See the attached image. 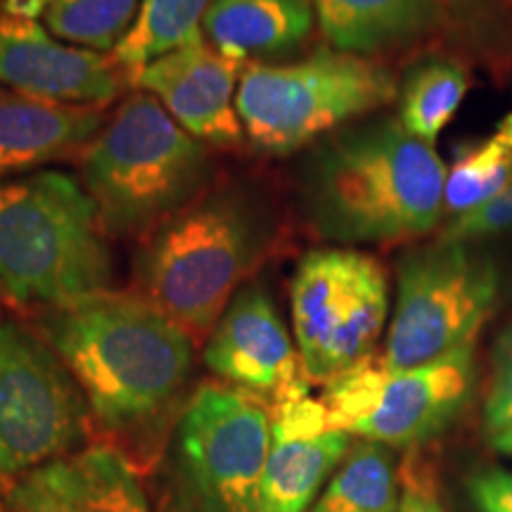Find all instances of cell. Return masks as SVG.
<instances>
[{"mask_svg":"<svg viewBox=\"0 0 512 512\" xmlns=\"http://www.w3.org/2000/svg\"><path fill=\"white\" fill-rule=\"evenodd\" d=\"M446 166L399 117L330 133L302 159L299 207L318 238L387 245L427 235L444 209Z\"/></svg>","mask_w":512,"mask_h":512,"instance_id":"obj_1","label":"cell"},{"mask_svg":"<svg viewBox=\"0 0 512 512\" xmlns=\"http://www.w3.org/2000/svg\"><path fill=\"white\" fill-rule=\"evenodd\" d=\"M53 347L105 430L143 434L181 401L195 339L143 297L102 292L43 309Z\"/></svg>","mask_w":512,"mask_h":512,"instance_id":"obj_2","label":"cell"},{"mask_svg":"<svg viewBox=\"0 0 512 512\" xmlns=\"http://www.w3.org/2000/svg\"><path fill=\"white\" fill-rule=\"evenodd\" d=\"M273 230V211L252 185L204 190L147 233L136 254L140 297L192 339L209 337L230 299L264 261Z\"/></svg>","mask_w":512,"mask_h":512,"instance_id":"obj_3","label":"cell"},{"mask_svg":"<svg viewBox=\"0 0 512 512\" xmlns=\"http://www.w3.org/2000/svg\"><path fill=\"white\" fill-rule=\"evenodd\" d=\"M112 283L107 233L79 178L43 169L0 183V285L12 302L55 309Z\"/></svg>","mask_w":512,"mask_h":512,"instance_id":"obj_4","label":"cell"},{"mask_svg":"<svg viewBox=\"0 0 512 512\" xmlns=\"http://www.w3.org/2000/svg\"><path fill=\"white\" fill-rule=\"evenodd\" d=\"M211 152L150 93L126 98L81 152V185L114 238H136L207 188Z\"/></svg>","mask_w":512,"mask_h":512,"instance_id":"obj_5","label":"cell"},{"mask_svg":"<svg viewBox=\"0 0 512 512\" xmlns=\"http://www.w3.org/2000/svg\"><path fill=\"white\" fill-rule=\"evenodd\" d=\"M394 98L399 88L384 64L339 50H316L297 62L247 64L235 105L254 150L283 157Z\"/></svg>","mask_w":512,"mask_h":512,"instance_id":"obj_6","label":"cell"},{"mask_svg":"<svg viewBox=\"0 0 512 512\" xmlns=\"http://www.w3.org/2000/svg\"><path fill=\"white\" fill-rule=\"evenodd\" d=\"M271 408L226 382H202L166 456L169 512H261Z\"/></svg>","mask_w":512,"mask_h":512,"instance_id":"obj_7","label":"cell"},{"mask_svg":"<svg viewBox=\"0 0 512 512\" xmlns=\"http://www.w3.org/2000/svg\"><path fill=\"white\" fill-rule=\"evenodd\" d=\"M498 299V271L467 242L415 247L396 266V302L380 356L389 370H411L475 344Z\"/></svg>","mask_w":512,"mask_h":512,"instance_id":"obj_8","label":"cell"},{"mask_svg":"<svg viewBox=\"0 0 512 512\" xmlns=\"http://www.w3.org/2000/svg\"><path fill=\"white\" fill-rule=\"evenodd\" d=\"M475 389V344L411 370L368 356L325 384L328 422L356 439L415 451L446 432Z\"/></svg>","mask_w":512,"mask_h":512,"instance_id":"obj_9","label":"cell"},{"mask_svg":"<svg viewBox=\"0 0 512 512\" xmlns=\"http://www.w3.org/2000/svg\"><path fill=\"white\" fill-rule=\"evenodd\" d=\"M290 311L306 380L325 387L373 356L389 316L387 273L358 249H311L292 275Z\"/></svg>","mask_w":512,"mask_h":512,"instance_id":"obj_10","label":"cell"},{"mask_svg":"<svg viewBox=\"0 0 512 512\" xmlns=\"http://www.w3.org/2000/svg\"><path fill=\"white\" fill-rule=\"evenodd\" d=\"M88 418L86 396L46 339L0 318V475L74 453Z\"/></svg>","mask_w":512,"mask_h":512,"instance_id":"obj_11","label":"cell"},{"mask_svg":"<svg viewBox=\"0 0 512 512\" xmlns=\"http://www.w3.org/2000/svg\"><path fill=\"white\" fill-rule=\"evenodd\" d=\"M204 366L221 382L252 394L268 408L309 396L302 356L271 294L249 283L230 299L207 337Z\"/></svg>","mask_w":512,"mask_h":512,"instance_id":"obj_12","label":"cell"},{"mask_svg":"<svg viewBox=\"0 0 512 512\" xmlns=\"http://www.w3.org/2000/svg\"><path fill=\"white\" fill-rule=\"evenodd\" d=\"M240 67V62L221 55L200 38L131 69L128 81L143 93L155 95L192 138L204 145L233 147L245 138L235 105Z\"/></svg>","mask_w":512,"mask_h":512,"instance_id":"obj_13","label":"cell"},{"mask_svg":"<svg viewBox=\"0 0 512 512\" xmlns=\"http://www.w3.org/2000/svg\"><path fill=\"white\" fill-rule=\"evenodd\" d=\"M0 86L74 102L110 105L121 91L117 60L57 41L38 19L0 10Z\"/></svg>","mask_w":512,"mask_h":512,"instance_id":"obj_14","label":"cell"},{"mask_svg":"<svg viewBox=\"0 0 512 512\" xmlns=\"http://www.w3.org/2000/svg\"><path fill=\"white\" fill-rule=\"evenodd\" d=\"M351 444L354 437L330 427L323 401L311 394L273 408L261 512H309Z\"/></svg>","mask_w":512,"mask_h":512,"instance_id":"obj_15","label":"cell"},{"mask_svg":"<svg viewBox=\"0 0 512 512\" xmlns=\"http://www.w3.org/2000/svg\"><path fill=\"white\" fill-rule=\"evenodd\" d=\"M8 498L15 512H150L136 465L110 444L24 472Z\"/></svg>","mask_w":512,"mask_h":512,"instance_id":"obj_16","label":"cell"},{"mask_svg":"<svg viewBox=\"0 0 512 512\" xmlns=\"http://www.w3.org/2000/svg\"><path fill=\"white\" fill-rule=\"evenodd\" d=\"M102 126L100 107L0 86V183L81 155Z\"/></svg>","mask_w":512,"mask_h":512,"instance_id":"obj_17","label":"cell"},{"mask_svg":"<svg viewBox=\"0 0 512 512\" xmlns=\"http://www.w3.org/2000/svg\"><path fill=\"white\" fill-rule=\"evenodd\" d=\"M313 22V0H214L202 19V34L221 55L252 64L302 48Z\"/></svg>","mask_w":512,"mask_h":512,"instance_id":"obj_18","label":"cell"},{"mask_svg":"<svg viewBox=\"0 0 512 512\" xmlns=\"http://www.w3.org/2000/svg\"><path fill=\"white\" fill-rule=\"evenodd\" d=\"M446 0H313L320 34L332 50L370 55L430 31Z\"/></svg>","mask_w":512,"mask_h":512,"instance_id":"obj_19","label":"cell"},{"mask_svg":"<svg viewBox=\"0 0 512 512\" xmlns=\"http://www.w3.org/2000/svg\"><path fill=\"white\" fill-rule=\"evenodd\" d=\"M399 510V465L394 448L354 439L309 512H396Z\"/></svg>","mask_w":512,"mask_h":512,"instance_id":"obj_20","label":"cell"},{"mask_svg":"<svg viewBox=\"0 0 512 512\" xmlns=\"http://www.w3.org/2000/svg\"><path fill=\"white\" fill-rule=\"evenodd\" d=\"M470 76L456 60H425L408 72L399 91V121L411 136L434 145L439 133L456 117Z\"/></svg>","mask_w":512,"mask_h":512,"instance_id":"obj_21","label":"cell"},{"mask_svg":"<svg viewBox=\"0 0 512 512\" xmlns=\"http://www.w3.org/2000/svg\"><path fill=\"white\" fill-rule=\"evenodd\" d=\"M214 0H140V10L114 60L131 69L204 38L202 19Z\"/></svg>","mask_w":512,"mask_h":512,"instance_id":"obj_22","label":"cell"},{"mask_svg":"<svg viewBox=\"0 0 512 512\" xmlns=\"http://www.w3.org/2000/svg\"><path fill=\"white\" fill-rule=\"evenodd\" d=\"M512 181V114L501 119L496 131L482 143L458 152L451 171H446L444 209L448 214L489 202Z\"/></svg>","mask_w":512,"mask_h":512,"instance_id":"obj_23","label":"cell"},{"mask_svg":"<svg viewBox=\"0 0 512 512\" xmlns=\"http://www.w3.org/2000/svg\"><path fill=\"white\" fill-rule=\"evenodd\" d=\"M138 10L140 0H53L43 15V27L69 46L114 53Z\"/></svg>","mask_w":512,"mask_h":512,"instance_id":"obj_24","label":"cell"},{"mask_svg":"<svg viewBox=\"0 0 512 512\" xmlns=\"http://www.w3.org/2000/svg\"><path fill=\"white\" fill-rule=\"evenodd\" d=\"M508 230H512V181L489 202L456 216L446 226L441 240L467 242L470 245L472 240L491 238V235L508 233Z\"/></svg>","mask_w":512,"mask_h":512,"instance_id":"obj_25","label":"cell"},{"mask_svg":"<svg viewBox=\"0 0 512 512\" xmlns=\"http://www.w3.org/2000/svg\"><path fill=\"white\" fill-rule=\"evenodd\" d=\"M484 427L489 437L512 427V328L494 347V373L484 401Z\"/></svg>","mask_w":512,"mask_h":512,"instance_id":"obj_26","label":"cell"},{"mask_svg":"<svg viewBox=\"0 0 512 512\" xmlns=\"http://www.w3.org/2000/svg\"><path fill=\"white\" fill-rule=\"evenodd\" d=\"M396 512H446L432 467L418 456V448L408 451L399 465V510Z\"/></svg>","mask_w":512,"mask_h":512,"instance_id":"obj_27","label":"cell"},{"mask_svg":"<svg viewBox=\"0 0 512 512\" xmlns=\"http://www.w3.org/2000/svg\"><path fill=\"white\" fill-rule=\"evenodd\" d=\"M467 494L479 512H512V472L479 470L467 479Z\"/></svg>","mask_w":512,"mask_h":512,"instance_id":"obj_28","label":"cell"},{"mask_svg":"<svg viewBox=\"0 0 512 512\" xmlns=\"http://www.w3.org/2000/svg\"><path fill=\"white\" fill-rule=\"evenodd\" d=\"M50 5H53V0H0V10L24 19L43 17Z\"/></svg>","mask_w":512,"mask_h":512,"instance_id":"obj_29","label":"cell"},{"mask_svg":"<svg viewBox=\"0 0 512 512\" xmlns=\"http://www.w3.org/2000/svg\"><path fill=\"white\" fill-rule=\"evenodd\" d=\"M491 446H494L498 453H505V456H512V427H508V430L494 434V437H491Z\"/></svg>","mask_w":512,"mask_h":512,"instance_id":"obj_30","label":"cell"},{"mask_svg":"<svg viewBox=\"0 0 512 512\" xmlns=\"http://www.w3.org/2000/svg\"><path fill=\"white\" fill-rule=\"evenodd\" d=\"M0 297H8V294H5V290H3V285H0Z\"/></svg>","mask_w":512,"mask_h":512,"instance_id":"obj_31","label":"cell"},{"mask_svg":"<svg viewBox=\"0 0 512 512\" xmlns=\"http://www.w3.org/2000/svg\"><path fill=\"white\" fill-rule=\"evenodd\" d=\"M0 512H5V510H3V503H0Z\"/></svg>","mask_w":512,"mask_h":512,"instance_id":"obj_32","label":"cell"}]
</instances>
